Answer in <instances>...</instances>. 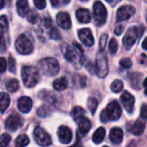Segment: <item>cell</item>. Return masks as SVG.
<instances>
[{
	"label": "cell",
	"mask_w": 147,
	"mask_h": 147,
	"mask_svg": "<svg viewBox=\"0 0 147 147\" xmlns=\"http://www.w3.org/2000/svg\"><path fill=\"white\" fill-rule=\"evenodd\" d=\"M120 64H121V66L122 67V68H130L131 67H132V65H133V63H132V61L129 59V58H123V59H121V61H120Z\"/></svg>",
	"instance_id": "37"
},
{
	"label": "cell",
	"mask_w": 147,
	"mask_h": 147,
	"mask_svg": "<svg viewBox=\"0 0 147 147\" xmlns=\"http://www.w3.org/2000/svg\"><path fill=\"white\" fill-rule=\"evenodd\" d=\"M103 147H109V146H103Z\"/></svg>",
	"instance_id": "53"
},
{
	"label": "cell",
	"mask_w": 147,
	"mask_h": 147,
	"mask_svg": "<svg viewBox=\"0 0 147 147\" xmlns=\"http://www.w3.org/2000/svg\"><path fill=\"white\" fill-rule=\"evenodd\" d=\"M10 104V98L6 93H0V113H3Z\"/></svg>",
	"instance_id": "22"
},
{
	"label": "cell",
	"mask_w": 147,
	"mask_h": 147,
	"mask_svg": "<svg viewBox=\"0 0 147 147\" xmlns=\"http://www.w3.org/2000/svg\"><path fill=\"white\" fill-rule=\"evenodd\" d=\"M123 30H124V26H123V25H121V24H120V25H118V26L115 28V33L117 36H120V35L123 32Z\"/></svg>",
	"instance_id": "43"
},
{
	"label": "cell",
	"mask_w": 147,
	"mask_h": 147,
	"mask_svg": "<svg viewBox=\"0 0 147 147\" xmlns=\"http://www.w3.org/2000/svg\"><path fill=\"white\" fill-rule=\"evenodd\" d=\"M4 0H0V10L4 7Z\"/></svg>",
	"instance_id": "48"
},
{
	"label": "cell",
	"mask_w": 147,
	"mask_h": 147,
	"mask_svg": "<svg viewBox=\"0 0 147 147\" xmlns=\"http://www.w3.org/2000/svg\"><path fill=\"white\" fill-rule=\"evenodd\" d=\"M15 46L17 52L22 55H28L33 51V43L31 40L24 34L18 36Z\"/></svg>",
	"instance_id": "8"
},
{
	"label": "cell",
	"mask_w": 147,
	"mask_h": 147,
	"mask_svg": "<svg viewBox=\"0 0 147 147\" xmlns=\"http://www.w3.org/2000/svg\"><path fill=\"white\" fill-rule=\"evenodd\" d=\"M34 3L37 9L43 10L46 7L47 2H46V0H34Z\"/></svg>",
	"instance_id": "38"
},
{
	"label": "cell",
	"mask_w": 147,
	"mask_h": 147,
	"mask_svg": "<svg viewBox=\"0 0 147 147\" xmlns=\"http://www.w3.org/2000/svg\"><path fill=\"white\" fill-rule=\"evenodd\" d=\"M143 86L145 88V94L147 95V77L145 79V81L143 82Z\"/></svg>",
	"instance_id": "46"
},
{
	"label": "cell",
	"mask_w": 147,
	"mask_h": 147,
	"mask_svg": "<svg viewBox=\"0 0 147 147\" xmlns=\"http://www.w3.org/2000/svg\"><path fill=\"white\" fill-rule=\"evenodd\" d=\"M96 73L98 77L104 78L109 74L108 58L104 51L98 52L96 59Z\"/></svg>",
	"instance_id": "5"
},
{
	"label": "cell",
	"mask_w": 147,
	"mask_h": 147,
	"mask_svg": "<svg viewBox=\"0 0 147 147\" xmlns=\"http://www.w3.org/2000/svg\"><path fill=\"white\" fill-rule=\"evenodd\" d=\"M38 14L34 11V10H30L28 11V15H27V18L28 20L29 23H35L38 20Z\"/></svg>",
	"instance_id": "35"
},
{
	"label": "cell",
	"mask_w": 147,
	"mask_h": 147,
	"mask_svg": "<svg viewBox=\"0 0 147 147\" xmlns=\"http://www.w3.org/2000/svg\"><path fill=\"white\" fill-rule=\"evenodd\" d=\"M123 136H124L123 131L118 127L113 128L109 133V139L111 142L114 143L115 145H120L123 140Z\"/></svg>",
	"instance_id": "18"
},
{
	"label": "cell",
	"mask_w": 147,
	"mask_h": 147,
	"mask_svg": "<svg viewBox=\"0 0 147 147\" xmlns=\"http://www.w3.org/2000/svg\"><path fill=\"white\" fill-rule=\"evenodd\" d=\"M58 137L62 144H69L72 140V133L66 126H61L58 129Z\"/></svg>",
	"instance_id": "14"
},
{
	"label": "cell",
	"mask_w": 147,
	"mask_h": 147,
	"mask_svg": "<svg viewBox=\"0 0 147 147\" xmlns=\"http://www.w3.org/2000/svg\"><path fill=\"white\" fill-rule=\"evenodd\" d=\"M135 13V8L132 5H123L120 7L116 13V20L118 22L128 20Z\"/></svg>",
	"instance_id": "10"
},
{
	"label": "cell",
	"mask_w": 147,
	"mask_h": 147,
	"mask_svg": "<svg viewBox=\"0 0 147 147\" xmlns=\"http://www.w3.org/2000/svg\"><path fill=\"white\" fill-rule=\"evenodd\" d=\"M107 2H109V3H112L113 2V0H106Z\"/></svg>",
	"instance_id": "50"
},
{
	"label": "cell",
	"mask_w": 147,
	"mask_h": 147,
	"mask_svg": "<svg viewBox=\"0 0 147 147\" xmlns=\"http://www.w3.org/2000/svg\"><path fill=\"white\" fill-rule=\"evenodd\" d=\"M22 123L23 122L20 116H18L17 114H11L8 117L5 122V126L7 130L10 132H15L22 126Z\"/></svg>",
	"instance_id": "11"
},
{
	"label": "cell",
	"mask_w": 147,
	"mask_h": 147,
	"mask_svg": "<svg viewBox=\"0 0 147 147\" xmlns=\"http://www.w3.org/2000/svg\"><path fill=\"white\" fill-rule=\"evenodd\" d=\"M11 140V137L8 133H3L0 137V147H7Z\"/></svg>",
	"instance_id": "32"
},
{
	"label": "cell",
	"mask_w": 147,
	"mask_h": 147,
	"mask_svg": "<svg viewBox=\"0 0 147 147\" xmlns=\"http://www.w3.org/2000/svg\"><path fill=\"white\" fill-rule=\"evenodd\" d=\"M8 29V20L5 16H0V49L2 52L4 51L6 48L4 33Z\"/></svg>",
	"instance_id": "16"
},
{
	"label": "cell",
	"mask_w": 147,
	"mask_h": 147,
	"mask_svg": "<svg viewBox=\"0 0 147 147\" xmlns=\"http://www.w3.org/2000/svg\"><path fill=\"white\" fill-rule=\"evenodd\" d=\"M39 68L47 76H55L59 72V64L58 61L52 57L41 60L39 63Z\"/></svg>",
	"instance_id": "3"
},
{
	"label": "cell",
	"mask_w": 147,
	"mask_h": 147,
	"mask_svg": "<svg viewBox=\"0 0 147 147\" xmlns=\"http://www.w3.org/2000/svg\"><path fill=\"white\" fill-rule=\"evenodd\" d=\"M67 87H68V81L65 77L58 78L53 81V88L57 91H63L66 89Z\"/></svg>",
	"instance_id": "24"
},
{
	"label": "cell",
	"mask_w": 147,
	"mask_h": 147,
	"mask_svg": "<svg viewBox=\"0 0 147 147\" xmlns=\"http://www.w3.org/2000/svg\"><path fill=\"white\" fill-rule=\"evenodd\" d=\"M38 115L40 117H46L47 115V110L45 107H41L38 109Z\"/></svg>",
	"instance_id": "42"
},
{
	"label": "cell",
	"mask_w": 147,
	"mask_h": 147,
	"mask_svg": "<svg viewBox=\"0 0 147 147\" xmlns=\"http://www.w3.org/2000/svg\"><path fill=\"white\" fill-rule=\"evenodd\" d=\"M140 116L147 120V104H143L140 109Z\"/></svg>",
	"instance_id": "41"
},
{
	"label": "cell",
	"mask_w": 147,
	"mask_h": 147,
	"mask_svg": "<svg viewBox=\"0 0 147 147\" xmlns=\"http://www.w3.org/2000/svg\"><path fill=\"white\" fill-rule=\"evenodd\" d=\"M108 37L109 36L107 34H102L100 37V48H101V50L102 51H104V49L106 47V44H107V41H108Z\"/></svg>",
	"instance_id": "36"
},
{
	"label": "cell",
	"mask_w": 147,
	"mask_h": 147,
	"mask_svg": "<svg viewBox=\"0 0 147 147\" xmlns=\"http://www.w3.org/2000/svg\"><path fill=\"white\" fill-rule=\"evenodd\" d=\"M57 23L64 29H69L71 27V20L66 12H59L56 16Z\"/></svg>",
	"instance_id": "15"
},
{
	"label": "cell",
	"mask_w": 147,
	"mask_h": 147,
	"mask_svg": "<svg viewBox=\"0 0 147 147\" xmlns=\"http://www.w3.org/2000/svg\"><path fill=\"white\" fill-rule=\"evenodd\" d=\"M146 128V125L141 120H137L131 128V133L135 136H140L143 134Z\"/></svg>",
	"instance_id": "23"
},
{
	"label": "cell",
	"mask_w": 147,
	"mask_h": 147,
	"mask_svg": "<svg viewBox=\"0 0 147 147\" xmlns=\"http://www.w3.org/2000/svg\"><path fill=\"white\" fill-rule=\"evenodd\" d=\"M70 1H71V0H63V3H64V4H67V3H70Z\"/></svg>",
	"instance_id": "49"
},
{
	"label": "cell",
	"mask_w": 147,
	"mask_h": 147,
	"mask_svg": "<svg viewBox=\"0 0 147 147\" xmlns=\"http://www.w3.org/2000/svg\"><path fill=\"white\" fill-rule=\"evenodd\" d=\"M142 75L139 73H134L131 75L130 76V81L132 84V87L135 89H140V83L142 81Z\"/></svg>",
	"instance_id": "26"
},
{
	"label": "cell",
	"mask_w": 147,
	"mask_h": 147,
	"mask_svg": "<svg viewBox=\"0 0 147 147\" xmlns=\"http://www.w3.org/2000/svg\"><path fill=\"white\" fill-rule=\"evenodd\" d=\"M80 1H82V2H87V1H89V0H80Z\"/></svg>",
	"instance_id": "51"
},
{
	"label": "cell",
	"mask_w": 147,
	"mask_h": 147,
	"mask_svg": "<svg viewBox=\"0 0 147 147\" xmlns=\"http://www.w3.org/2000/svg\"><path fill=\"white\" fill-rule=\"evenodd\" d=\"M109 50L111 55H115V53L118 50V42L115 38H112L109 42Z\"/></svg>",
	"instance_id": "33"
},
{
	"label": "cell",
	"mask_w": 147,
	"mask_h": 147,
	"mask_svg": "<svg viewBox=\"0 0 147 147\" xmlns=\"http://www.w3.org/2000/svg\"><path fill=\"white\" fill-rule=\"evenodd\" d=\"M6 88L8 91L13 93L19 88V82L16 79H10L6 82Z\"/></svg>",
	"instance_id": "29"
},
{
	"label": "cell",
	"mask_w": 147,
	"mask_h": 147,
	"mask_svg": "<svg viewBox=\"0 0 147 147\" xmlns=\"http://www.w3.org/2000/svg\"><path fill=\"white\" fill-rule=\"evenodd\" d=\"M84 110L81 107H75L71 111V116L75 121L78 120L80 118L84 116Z\"/></svg>",
	"instance_id": "28"
},
{
	"label": "cell",
	"mask_w": 147,
	"mask_h": 147,
	"mask_svg": "<svg viewBox=\"0 0 147 147\" xmlns=\"http://www.w3.org/2000/svg\"><path fill=\"white\" fill-rule=\"evenodd\" d=\"M123 82L121 80H115L112 82L110 88L114 93H120L123 90Z\"/></svg>",
	"instance_id": "31"
},
{
	"label": "cell",
	"mask_w": 147,
	"mask_h": 147,
	"mask_svg": "<svg viewBox=\"0 0 147 147\" xmlns=\"http://www.w3.org/2000/svg\"><path fill=\"white\" fill-rule=\"evenodd\" d=\"M72 147H83L82 146V144H81V142H80V140H79V139L78 138V140H77V143L73 146Z\"/></svg>",
	"instance_id": "47"
},
{
	"label": "cell",
	"mask_w": 147,
	"mask_h": 147,
	"mask_svg": "<svg viewBox=\"0 0 147 147\" xmlns=\"http://www.w3.org/2000/svg\"><path fill=\"white\" fill-rule=\"evenodd\" d=\"M29 143V139L27 135L22 134L18 136L15 141V146L16 147H25Z\"/></svg>",
	"instance_id": "27"
},
{
	"label": "cell",
	"mask_w": 147,
	"mask_h": 147,
	"mask_svg": "<svg viewBox=\"0 0 147 147\" xmlns=\"http://www.w3.org/2000/svg\"><path fill=\"white\" fill-rule=\"evenodd\" d=\"M76 122L78 125V131L82 134H86L87 133H89V131L91 128V122H90V120L88 118L84 117V116L80 118Z\"/></svg>",
	"instance_id": "19"
},
{
	"label": "cell",
	"mask_w": 147,
	"mask_h": 147,
	"mask_svg": "<svg viewBox=\"0 0 147 147\" xmlns=\"http://www.w3.org/2000/svg\"><path fill=\"white\" fill-rule=\"evenodd\" d=\"M76 17L82 23H88L91 20L90 13L87 9H78L76 11Z\"/></svg>",
	"instance_id": "20"
},
{
	"label": "cell",
	"mask_w": 147,
	"mask_h": 147,
	"mask_svg": "<svg viewBox=\"0 0 147 147\" xmlns=\"http://www.w3.org/2000/svg\"><path fill=\"white\" fill-rule=\"evenodd\" d=\"M16 10L21 16H25L28 15L29 7L27 0H16Z\"/></svg>",
	"instance_id": "21"
},
{
	"label": "cell",
	"mask_w": 147,
	"mask_h": 147,
	"mask_svg": "<svg viewBox=\"0 0 147 147\" xmlns=\"http://www.w3.org/2000/svg\"><path fill=\"white\" fill-rule=\"evenodd\" d=\"M60 49L64 57L71 64L75 66L76 68H80L83 65V55H81L77 49L72 48L66 42L60 44Z\"/></svg>",
	"instance_id": "1"
},
{
	"label": "cell",
	"mask_w": 147,
	"mask_h": 147,
	"mask_svg": "<svg viewBox=\"0 0 147 147\" xmlns=\"http://www.w3.org/2000/svg\"><path fill=\"white\" fill-rule=\"evenodd\" d=\"M141 35L140 27H131L127 29L126 35L123 37L122 42L126 49L129 50L135 44L138 37Z\"/></svg>",
	"instance_id": "7"
},
{
	"label": "cell",
	"mask_w": 147,
	"mask_h": 147,
	"mask_svg": "<svg viewBox=\"0 0 147 147\" xmlns=\"http://www.w3.org/2000/svg\"><path fill=\"white\" fill-rule=\"evenodd\" d=\"M78 37L80 39V41L83 42L84 45L87 46V47H91L93 46L95 40L93 37V35L90 31V29H82L78 31Z\"/></svg>",
	"instance_id": "13"
},
{
	"label": "cell",
	"mask_w": 147,
	"mask_h": 147,
	"mask_svg": "<svg viewBox=\"0 0 147 147\" xmlns=\"http://www.w3.org/2000/svg\"><path fill=\"white\" fill-rule=\"evenodd\" d=\"M59 1H60V0H50V2H51L52 5H53V7H57V6H59Z\"/></svg>",
	"instance_id": "44"
},
{
	"label": "cell",
	"mask_w": 147,
	"mask_h": 147,
	"mask_svg": "<svg viewBox=\"0 0 147 147\" xmlns=\"http://www.w3.org/2000/svg\"><path fill=\"white\" fill-rule=\"evenodd\" d=\"M32 105H33L32 100L27 96H23V97L20 98L17 102V107H18L19 111L23 113H29L30 110L32 109Z\"/></svg>",
	"instance_id": "17"
},
{
	"label": "cell",
	"mask_w": 147,
	"mask_h": 147,
	"mask_svg": "<svg viewBox=\"0 0 147 147\" xmlns=\"http://www.w3.org/2000/svg\"><path fill=\"white\" fill-rule=\"evenodd\" d=\"M34 138L35 142L40 146H48L52 143L50 135L40 126L35 127L34 131Z\"/></svg>",
	"instance_id": "9"
},
{
	"label": "cell",
	"mask_w": 147,
	"mask_h": 147,
	"mask_svg": "<svg viewBox=\"0 0 147 147\" xmlns=\"http://www.w3.org/2000/svg\"><path fill=\"white\" fill-rule=\"evenodd\" d=\"M105 129L103 127H99L93 134L92 137V140L95 144H100L103 141L104 138H105Z\"/></svg>",
	"instance_id": "25"
},
{
	"label": "cell",
	"mask_w": 147,
	"mask_h": 147,
	"mask_svg": "<svg viewBox=\"0 0 147 147\" xmlns=\"http://www.w3.org/2000/svg\"><path fill=\"white\" fill-rule=\"evenodd\" d=\"M145 2H146V3H147V0H145Z\"/></svg>",
	"instance_id": "52"
},
{
	"label": "cell",
	"mask_w": 147,
	"mask_h": 147,
	"mask_svg": "<svg viewBox=\"0 0 147 147\" xmlns=\"http://www.w3.org/2000/svg\"><path fill=\"white\" fill-rule=\"evenodd\" d=\"M48 36L51 39H53V40H59L61 38V36H60V33L59 31L55 28V27H53L49 33H48Z\"/></svg>",
	"instance_id": "34"
},
{
	"label": "cell",
	"mask_w": 147,
	"mask_h": 147,
	"mask_svg": "<svg viewBox=\"0 0 147 147\" xmlns=\"http://www.w3.org/2000/svg\"><path fill=\"white\" fill-rule=\"evenodd\" d=\"M142 48H143L144 49L147 50V37L145 38V40H144L143 42H142Z\"/></svg>",
	"instance_id": "45"
},
{
	"label": "cell",
	"mask_w": 147,
	"mask_h": 147,
	"mask_svg": "<svg viewBox=\"0 0 147 147\" xmlns=\"http://www.w3.org/2000/svg\"><path fill=\"white\" fill-rule=\"evenodd\" d=\"M107 10L101 2H96L93 5V17L97 26H102L107 21Z\"/></svg>",
	"instance_id": "6"
},
{
	"label": "cell",
	"mask_w": 147,
	"mask_h": 147,
	"mask_svg": "<svg viewBox=\"0 0 147 147\" xmlns=\"http://www.w3.org/2000/svg\"><path fill=\"white\" fill-rule=\"evenodd\" d=\"M22 82L27 88L34 87L39 81V72L36 68L27 66L22 68Z\"/></svg>",
	"instance_id": "4"
},
{
	"label": "cell",
	"mask_w": 147,
	"mask_h": 147,
	"mask_svg": "<svg viewBox=\"0 0 147 147\" xmlns=\"http://www.w3.org/2000/svg\"><path fill=\"white\" fill-rule=\"evenodd\" d=\"M121 115V109L117 101L110 102L106 108L102 112L100 119L103 123H107L109 121H116L120 119Z\"/></svg>",
	"instance_id": "2"
},
{
	"label": "cell",
	"mask_w": 147,
	"mask_h": 147,
	"mask_svg": "<svg viewBox=\"0 0 147 147\" xmlns=\"http://www.w3.org/2000/svg\"><path fill=\"white\" fill-rule=\"evenodd\" d=\"M87 105H88V108L90 111L91 114H95V113L97 109V107H98L97 100L96 98L90 97V98H89V100L87 101Z\"/></svg>",
	"instance_id": "30"
},
{
	"label": "cell",
	"mask_w": 147,
	"mask_h": 147,
	"mask_svg": "<svg viewBox=\"0 0 147 147\" xmlns=\"http://www.w3.org/2000/svg\"><path fill=\"white\" fill-rule=\"evenodd\" d=\"M7 68V62L6 59L3 57H0V73L5 72Z\"/></svg>",
	"instance_id": "40"
},
{
	"label": "cell",
	"mask_w": 147,
	"mask_h": 147,
	"mask_svg": "<svg viewBox=\"0 0 147 147\" xmlns=\"http://www.w3.org/2000/svg\"><path fill=\"white\" fill-rule=\"evenodd\" d=\"M9 68L11 73L16 72V62H15V59L11 56L9 58Z\"/></svg>",
	"instance_id": "39"
},
{
	"label": "cell",
	"mask_w": 147,
	"mask_h": 147,
	"mask_svg": "<svg viewBox=\"0 0 147 147\" xmlns=\"http://www.w3.org/2000/svg\"><path fill=\"white\" fill-rule=\"evenodd\" d=\"M121 101L123 107H125V109L127 110V112H128L129 113H132V112L134 111V103H135L134 97L130 93L124 91L121 96Z\"/></svg>",
	"instance_id": "12"
}]
</instances>
